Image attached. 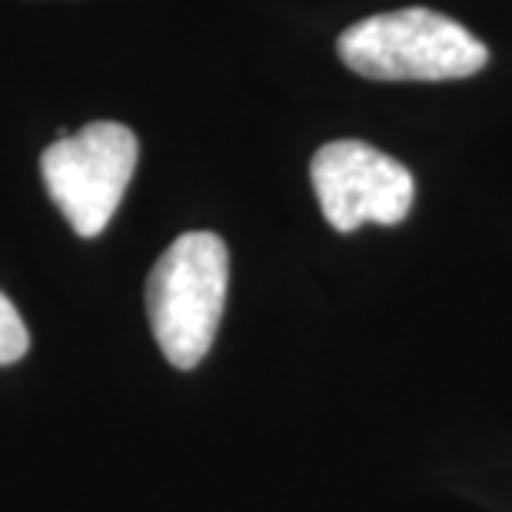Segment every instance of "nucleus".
Wrapping results in <instances>:
<instances>
[{
	"label": "nucleus",
	"instance_id": "1",
	"mask_svg": "<svg viewBox=\"0 0 512 512\" xmlns=\"http://www.w3.org/2000/svg\"><path fill=\"white\" fill-rule=\"evenodd\" d=\"M230 283V253L217 233L197 230L170 243L150 270L147 316L160 353L193 370L210 353Z\"/></svg>",
	"mask_w": 512,
	"mask_h": 512
},
{
	"label": "nucleus",
	"instance_id": "5",
	"mask_svg": "<svg viewBox=\"0 0 512 512\" xmlns=\"http://www.w3.org/2000/svg\"><path fill=\"white\" fill-rule=\"evenodd\" d=\"M30 350V333L17 306L0 293V366L24 360Z\"/></svg>",
	"mask_w": 512,
	"mask_h": 512
},
{
	"label": "nucleus",
	"instance_id": "4",
	"mask_svg": "<svg viewBox=\"0 0 512 512\" xmlns=\"http://www.w3.org/2000/svg\"><path fill=\"white\" fill-rule=\"evenodd\" d=\"M310 180L323 217L340 233L363 223L393 227L409 217L416 197L413 173L363 140H333L316 150Z\"/></svg>",
	"mask_w": 512,
	"mask_h": 512
},
{
	"label": "nucleus",
	"instance_id": "2",
	"mask_svg": "<svg viewBox=\"0 0 512 512\" xmlns=\"http://www.w3.org/2000/svg\"><path fill=\"white\" fill-rule=\"evenodd\" d=\"M340 60L370 80H459L489 64V50L463 24L429 7L373 14L336 40Z\"/></svg>",
	"mask_w": 512,
	"mask_h": 512
},
{
	"label": "nucleus",
	"instance_id": "3",
	"mask_svg": "<svg viewBox=\"0 0 512 512\" xmlns=\"http://www.w3.org/2000/svg\"><path fill=\"white\" fill-rule=\"evenodd\" d=\"M137 153L133 130L114 120L64 133L44 150V187L77 237L94 240L107 230L137 170Z\"/></svg>",
	"mask_w": 512,
	"mask_h": 512
}]
</instances>
